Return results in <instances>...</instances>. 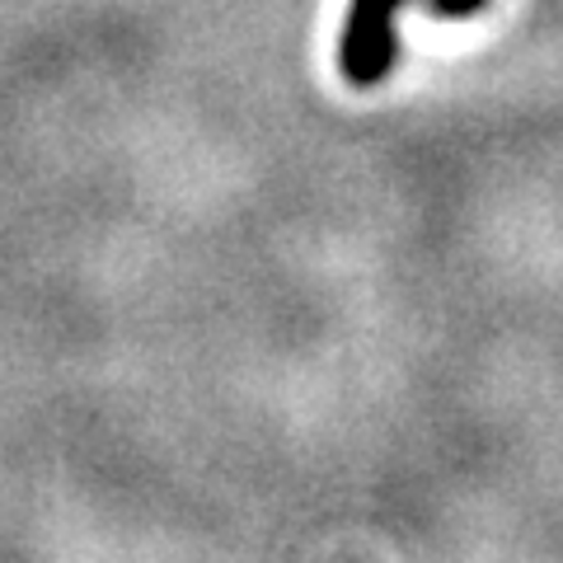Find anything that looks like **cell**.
Here are the masks:
<instances>
[{
  "label": "cell",
  "mask_w": 563,
  "mask_h": 563,
  "mask_svg": "<svg viewBox=\"0 0 563 563\" xmlns=\"http://www.w3.org/2000/svg\"><path fill=\"white\" fill-rule=\"evenodd\" d=\"M422 10L437 20H470V14L488 10V0H422Z\"/></svg>",
  "instance_id": "obj_2"
},
{
  "label": "cell",
  "mask_w": 563,
  "mask_h": 563,
  "mask_svg": "<svg viewBox=\"0 0 563 563\" xmlns=\"http://www.w3.org/2000/svg\"><path fill=\"white\" fill-rule=\"evenodd\" d=\"M399 10H404V0H352L347 5V24L339 38V70L347 76V85L372 90V85H380L395 70Z\"/></svg>",
  "instance_id": "obj_1"
}]
</instances>
